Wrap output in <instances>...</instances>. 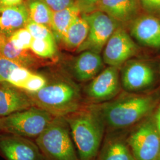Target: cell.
I'll return each mask as SVG.
<instances>
[{
  "label": "cell",
  "instance_id": "31",
  "mask_svg": "<svg viewBox=\"0 0 160 160\" xmlns=\"http://www.w3.org/2000/svg\"><path fill=\"white\" fill-rule=\"evenodd\" d=\"M23 0H0V6L12 7L23 3Z\"/></svg>",
  "mask_w": 160,
  "mask_h": 160
},
{
  "label": "cell",
  "instance_id": "26",
  "mask_svg": "<svg viewBox=\"0 0 160 160\" xmlns=\"http://www.w3.org/2000/svg\"><path fill=\"white\" fill-rule=\"evenodd\" d=\"M48 80L42 75L33 73L23 90L28 93H34L46 86Z\"/></svg>",
  "mask_w": 160,
  "mask_h": 160
},
{
  "label": "cell",
  "instance_id": "12",
  "mask_svg": "<svg viewBox=\"0 0 160 160\" xmlns=\"http://www.w3.org/2000/svg\"><path fill=\"white\" fill-rule=\"evenodd\" d=\"M131 36L142 46L160 48V19L142 13L129 24Z\"/></svg>",
  "mask_w": 160,
  "mask_h": 160
},
{
  "label": "cell",
  "instance_id": "22",
  "mask_svg": "<svg viewBox=\"0 0 160 160\" xmlns=\"http://www.w3.org/2000/svg\"><path fill=\"white\" fill-rule=\"evenodd\" d=\"M30 50L38 57L43 58L53 57L57 52L55 39H34Z\"/></svg>",
  "mask_w": 160,
  "mask_h": 160
},
{
  "label": "cell",
  "instance_id": "32",
  "mask_svg": "<svg viewBox=\"0 0 160 160\" xmlns=\"http://www.w3.org/2000/svg\"><path fill=\"white\" fill-rule=\"evenodd\" d=\"M154 120L156 128L160 135V104L157 109L154 116Z\"/></svg>",
  "mask_w": 160,
  "mask_h": 160
},
{
  "label": "cell",
  "instance_id": "4",
  "mask_svg": "<svg viewBox=\"0 0 160 160\" xmlns=\"http://www.w3.org/2000/svg\"><path fill=\"white\" fill-rule=\"evenodd\" d=\"M36 143L45 160H80L65 117H55Z\"/></svg>",
  "mask_w": 160,
  "mask_h": 160
},
{
  "label": "cell",
  "instance_id": "5",
  "mask_svg": "<svg viewBox=\"0 0 160 160\" xmlns=\"http://www.w3.org/2000/svg\"><path fill=\"white\" fill-rule=\"evenodd\" d=\"M55 116L44 109L33 106L1 118L2 132L36 138L51 123Z\"/></svg>",
  "mask_w": 160,
  "mask_h": 160
},
{
  "label": "cell",
  "instance_id": "28",
  "mask_svg": "<svg viewBox=\"0 0 160 160\" xmlns=\"http://www.w3.org/2000/svg\"><path fill=\"white\" fill-rule=\"evenodd\" d=\"M142 13L160 19V0H139Z\"/></svg>",
  "mask_w": 160,
  "mask_h": 160
},
{
  "label": "cell",
  "instance_id": "10",
  "mask_svg": "<svg viewBox=\"0 0 160 160\" xmlns=\"http://www.w3.org/2000/svg\"><path fill=\"white\" fill-rule=\"evenodd\" d=\"M0 152L7 160H45L36 142L5 132L0 133Z\"/></svg>",
  "mask_w": 160,
  "mask_h": 160
},
{
  "label": "cell",
  "instance_id": "9",
  "mask_svg": "<svg viewBox=\"0 0 160 160\" xmlns=\"http://www.w3.org/2000/svg\"><path fill=\"white\" fill-rule=\"evenodd\" d=\"M123 65L121 82L126 91H142L154 83L155 72L148 62L140 60H129Z\"/></svg>",
  "mask_w": 160,
  "mask_h": 160
},
{
  "label": "cell",
  "instance_id": "7",
  "mask_svg": "<svg viewBox=\"0 0 160 160\" xmlns=\"http://www.w3.org/2000/svg\"><path fill=\"white\" fill-rule=\"evenodd\" d=\"M136 160H157L160 151V135L154 118L144 120L126 140Z\"/></svg>",
  "mask_w": 160,
  "mask_h": 160
},
{
  "label": "cell",
  "instance_id": "11",
  "mask_svg": "<svg viewBox=\"0 0 160 160\" xmlns=\"http://www.w3.org/2000/svg\"><path fill=\"white\" fill-rule=\"evenodd\" d=\"M120 90L119 68L109 66L96 75L86 88L88 97L96 102L108 101Z\"/></svg>",
  "mask_w": 160,
  "mask_h": 160
},
{
  "label": "cell",
  "instance_id": "1",
  "mask_svg": "<svg viewBox=\"0 0 160 160\" xmlns=\"http://www.w3.org/2000/svg\"><path fill=\"white\" fill-rule=\"evenodd\" d=\"M65 118L80 160L94 159L99 151L105 125L97 109L77 110Z\"/></svg>",
  "mask_w": 160,
  "mask_h": 160
},
{
  "label": "cell",
  "instance_id": "33",
  "mask_svg": "<svg viewBox=\"0 0 160 160\" xmlns=\"http://www.w3.org/2000/svg\"><path fill=\"white\" fill-rule=\"evenodd\" d=\"M2 132V126H1V118H0V133Z\"/></svg>",
  "mask_w": 160,
  "mask_h": 160
},
{
  "label": "cell",
  "instance_id": "34",
  "mask_svg": "<svg viewBox=\"0 0 160 160\" xmlns=\"http://www.w3.org/2000/svg\"><path fill=\"white\" fill-rule=\"evenodd\" d=\"M157 160H160V152H159L158 156V157H157Z\"/></svg>",
  "mask_w": 160,
  "mask_h": 160
},
{
  "label": "cell",
  "instance_id": "2",
  "mask_svg": "<svg viewBox=\"0 0 160 160\" xmlns=\"http://www.w3.org/2000/svg\"><path fill=\"white\" fill-rule=\"evenodd\" d=\"M28 94L33 106L45 110L55 117H65L80 108V90L74 82L67 79L48 81L39 91Z\"/></svg>",
  "mask_w": 160,
  "mask_h": 160
},
{
  "label": "cell",
  "instance_id": "21",
  "mask_svg": "<svg viewBox=\"0 0 160 160\" xmlns=\"http://www.w3.org/2000/svg\"><path fill=\"white\" fill-rule=\"evenodd\" d=\"M30 20L51 29L53 12L42 0H26L24 2ZM52 30V29H51Z\"/></svg>",
  "mask_w": 160,
  "mask_h": 160
},
{
  "label": "cell",
  "instance_id": "13",
  "mask_svg": "<svg viewBox=\"0 0 160 160\" xmlns=\"http://www.w3.org/2000/svg\"><path fill=\"white\" fill-rule=\"evenodd\" d=\"M97 10L105 12L122 26H129L142 13L139 0H100Z\"/></svg>",
  "mask_w": 160,
  "mask_h": 160
},
{
  "label": "cell",
  "instance_id": "20",
  "mask_svg": "<svg viewBox=\"0 0 160 160\" xmlns=\"http://www.w3.org/2000/svg\"><path fill=\"white\" fill-rule=\"evenodd\" d=\"M98 160H136L128 143L120 138H112L104 144Z\"/></svg>",
  "mask_w": 160,
  "mask_h": 160
},
{
  "label": "cell",
  "instance_id": "15",
  "mask_svg": "<svg viewBox=\"0 0 160 160\" xmlns=\"http://www.w3.org/2000/svg\"><path fill=\"white\" fill-rule=\"evenodd\" d=\"M103 66V58L100 53L86 51L75 58L71 70L76 80L85 82L92 80L102 71Z\"/></svg>",
  "mask_w": 160,
  "mask_h": 160
},
{
  "label": "cell",
  "instance_id": "6",
  "mask_svg": "<svg viewBox=\"0 0 160 160\" xmlns=\"http://www.w3.org/2000/svg\"><path fill=\"white\" fill-rule=\"evenodd\" d=\"M89 25L87 37L77 50L78 53L90 51L100 53L114 30L122 26L114 19L100 10L82 13Z\"/></svg>",
  "mask_w": 160,
  "mask_h": 160
},
{
  "label": "cell",
  "instance_id": "8",
  "mask_svg": "<svg viewBox=\"0 0 160 160\" xmlns=\"http://www.w3.org/2000/svg\"><path fill=\"white\" fill-rule=\"evenodd\" d=\"M138 47L122 26L114 30L103 50L104 63L119 68L137 55Z\"/></svg>",
  "mask_w": 160,
  "mask_h": 160
},
{
  "label": "cell",
  "instance_id": "17",
  "mask_svg": "<svg viewBox=\"0 0 160 160\" xmlns=\"http://www.w3.org/2000/svg\"><path fill=\"white\" fill-rule=\"evenodd\" d=\"M0 55L20 67L33 68L37 65V58L30 50H21L13 46L8 38L0 35Z\"/></svg>",
  "mask_w": 160,
  "mask_h": 160
},
{
  "label": "cell",
  "instance_id": "27",
  "mask_svg": "<svg viewBox=\"0 0 160 160\" xmlns=\"http://www.w3.org/2000/svg\"><path fill=\"white\" fill-rule=\"evenodd\" d=\"M18 66L16 63L0 55V83L7 82L12 72Z\"/></svg>",
  "mask_w": 160,
  "mask_h": 160
},
{
  "label": "cell",
  "instance_id": "24",
  "mask_svg": "<svg viewBox=\"0 0 160 160\" xmlns=\"http://www.w3.org/2000/svg\"><path fill=\"white\" fill-rule=\"evenodd\" d=\"M33 73L29 69L18 66L12 72L7 83L23 91Z\"/></svg>",
  "mask_w": 160,
  "mask_h": 160
},
{
  "label": "cell",
  "instance_id": "29",
  "mask_svg": "<svg viewBox=\"0 0 160 160\" xmlns=\"http://www.w3.org/2000/svg\"><path fill=\"white\" fill-rule=\"evenodd\" d=\"M53 12H58L74 4L77 0H42Z\"/></svg>",
  "mask_w": 160,
  "mask_h": 160
},
{
  "label": "cell",
  "instance_id": "3",
  "mask_svg": "<svg viewBox=\"0 0 160 160\" xmlns=\"http://www.w3.org/2000/svg\"><path fill=\"white\" fill-rule=\"evenodd\" d=\"M155 104L152 96L131 95L96 109L104 123L116 129L132 126L141 120L152 110Z\"/></svg>",
  "mask_w": 160,
  "mask_h": 160
},
{
  "label": "cell",
  "instance_id": "30",
  "mask_svg": "<svg viewBox=\"0 0 160 160\" xmlns=\"http://www.w3.org/2000/svg\"><path fill=\"white\" fill-rule=\"evenodd\" d=\"M99 1L100 0H77L82 13H88L96 10Z\"/></svg>",
  "mask_w": 160,
  "mask_h": 160
},
{
  "label": "cell",
  "instance_id": "18",
  "mask_svg": "<svg viewBox=\"0 0 160 160\" xmlns=\"http://www.w3.org/2000/svg\"><path fill=\"white\" fill-rule=\"evenodd\" d=\"M81 14L82 10L77 2L63 10L53 12L51 29L54 35L61 39L69 26Z\"/></svg>",
  "mask_w": 160,
  "mask_h": 160
},
{
  "label": "cell",
  "instance_id": "14",
  "mask_svg": "<svg viewBox=\"0 0 160 160\" xmlns=\"http://www.w3.org/2000/svg\"><path fill=\"white\" fill-rule=\"evenodd\" d=\"M33 104L26 92L7 82L0 84V118L28 109Z\"/></svg>",
  "mask_w": 160,
  "mask_h": 160
},
{
  "label": "cell",
  "instance_id": "25",
  "mask_svg": "<svg viewBox=\"0 0 160 160\" xmlns=\"http://www.w3.org/2000/svg\"><path fill=\"white\" fill-rule=\"evenodd\" d=\"M25 28L30 32L34 39H55L51 28L45 25L35 23L29 19Z\"/></svg>",
  "mask_w": 160,
  "mask_h": 160
},
{
  "label": "cell",
  "instance_id": "23",
  "mask_svg": "<svg viewBox=\"0 0 160 160\" xmlns=\"http://www.w3.org/2000/svg\"><path fill=\"white\" fill-rule=\"evenodd\" d=\"M8 39L13 46L21 50H30L34 40L30 32L26 28L17 30Z\"/></svg>",
  "mask_w": 160,
  "mask_h": 160
},
{
  "label": "cell",
  "instance_id": "16",
  "mask_svg": "<svg viewBox=\"0 0 160 160\" xmlns=\"http://www.w3.org/2000/svg\"><path fill=\"white\" fill-rule=\"evenodd\" d=\"M29 19L24 2L18 6H0V35L9 38L17 30L25 28Z\"/></svg>",
  "mask_w": 160,
  "mask_h": 160
},
{
  "label": "cell",
  "instance_id": "19",
  "mask_svg": "<svg viewBox=\"0 0 160 160\" xmlns=\"http://www.w3.org/2000/svg\"><path fill=\"white\" fill-rule=\"evenodd\" d=\"M88 30V23L81 14L69 26L61 40L67 48L77 50L86 40Z\"/></svg>",
  "mask_w": 160,
  "mask_h": 160
},
{
  "label": "cell",
  "instance_id": "35",
  "mask_svg": "<svg viewBox=\"0 0 160 160\" xmlns=\"http://www.w3.org/2000/svg\"></svg>",
  "mask_w": 160,
  "mask_h": 160
},
{
  "label": "cell",
  "instance_id": "36",
  "mask_svg": "<svg viewBox=\"0 0 160 160\" xmlns=\"http://www.w3.org/2000/svg\"><path fill=\"white\" fill-rule=\"evenodd\" d=\"M0 84H1V83H0Z\"/></svg>",
  "mask_w": 160,
  "mask_h": 160
}]
</instances>
